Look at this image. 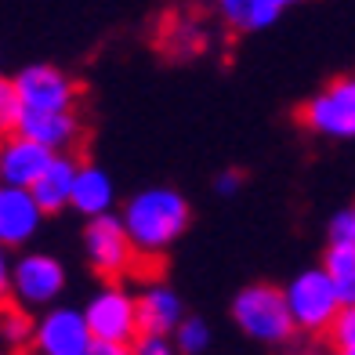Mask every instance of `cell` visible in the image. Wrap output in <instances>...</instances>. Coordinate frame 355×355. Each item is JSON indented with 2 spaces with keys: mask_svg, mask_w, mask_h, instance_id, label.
Here are the masks:
<instances>
[{
  "mask_svg": "<svg viewBox=\"0 0 355 355\" xmlns=\"http://www.w3.org/2000/svg\"><path fill=\"white\" fill-rule=\"evenodd\" d=\"M131 348L138 355H167L171 352V341H167V334H138Z\"/></svg>",
  "mask_w": 355,
  "mask_h": 355,
  "instance_id": "obj_23",
  "label": "cell"
},
{
  "mask_svg": "<svg viewBox=\"0 0 355 355\" xmlns=\"http://www.w3.org/2000/svg\"><path fill=\"white\" fill-rule=\"evenodd\" d=\"M164 47H167L171 55L189 58V55H196L200 47H203V33L196 29V22L178 19V22H171V26L164 29Z\"/></svg>",
  "mask_w": 355,
  "mask_h": 355,
  "instance_id": "obj_17",
  "label": "cell"
},
{
  "mask_svg": "<svg viewBox=\"0 0 355 355\" xmlns=\"http://www.w3.org/2000/svg\"><path fill=\"white\" fill-rule=\"evenodd\" d=\"M33 334L37 330L22 309H15V304L0 309V337H4V345H26V341H33Z\"/></svg>",
  "mask_w": 355,
  "mask_h": 355,
  "instance_id": "obj_18",
  "label": "cell"
},
{
  "mask_svg": "<svg viewBox=\"0 0 355 355\" xmlns=\"http://www.w3.org/2000/svg\"><path fill=\"white\" fill-rule=\"evenodd\" d=\"M327 243L330 247H355V207H345V211H337L330 218Z\"/></svg>",
  "mask_w": 355,
  "mask_h": 355,
  "instance_id": "obj_22",
  "label": "cell"
},
{
  "mask_svg": "<svg viewBox=\"0 0 355 355\" xmlns=\"http://www.w3.org/2000/svg\"><path fill=\"white\" fill-rule=\"evenodd\" d=\"M304 131L319 138H355V76H337L322 87L315 98L297 109Z\"/></svg>",
  "mask_w": 355,
  "mask_h": 355,
  "instance_id": "obj_4",
  "label": "cell"
},
{
  "mask_svg": "<svg viewBox=\"0 0 355 355\" xmlns=\"http://www.w3.org/2000/svg\"><path fill=\"white\" fill-rule=\"evenodd\" d=\"M232 315H236V327L250 341H261V345H283L297 330L286 304V290H276L268 283H254L247 290H239L232 301Z\"/></svg>",
  "mask_w": 355,
  "mask_h": 355,
  "instance_id": "obj_2",
  "label": "cell"
},
{
  "mask_svg": "<svg viewBox=\"0 0 355 355\" xmlns=\"http://www.w3.org/2000/svg\"><path fill=\"white\" fill-rule=\"evenodd\" d=\"M182 297L167 286H149L138 297V330L141 334H171L182 322Z\"/></svg>",
  "mask_w": 355,
  "mask_h": 355,
  "instance_id": "obj_15",
  "label": "cell"
},
{
  "mask_svg": "<svg viewBox=\"0 0 355 355\" xmlns=\"http://www.w3.org/2000/svg\"><path fill=\"white\" fill-rule=\"evenodd\" d=\"M207 345H211V327H207L203 319L185 315L182 322H178V348H182V352L196 355V352H203Z\"/></svg>",
  "mask_w": 355,
  "mask_h": 355,
  "instance_id": "obj_20",
  "label": "cell"
},
{
  "mask_svg": "<svg viewBox=\"0 0 355 355\" xmlns=\"http://www.w3.org/2000/svg\"><path fill=\"white\" fill-rule=\"evenodd\" d=\"M84 315L91 322V334L102 337V341H112V345L131 348L135 337L141 334L138 330V297L123 294V290H116V286L94 294L91 304L84 309Z\"/></svg>",
  "mask_w": 355,
  "mask_h": 355,
  "instance_id": "obj_6",
  "label": "cell"
},
{
  "mask_svg": "<svg viewBox=\"0 0 355 355\" xmlns=\"http://www.w3.org/2000/svg\"><path fill=\"white\" fill-rule=\"evenodd\" d=\"M286 304H290V315H294L297 330H304V334H330L334 319L345 309L341 290H337L327 265L322 268H304L301 276L290 279Z\"/></svg>",
  "mask_w": 355,
  "mask_h": 355,
  "instance_id": "obj_3",
  "label": "cell"
},
{
  "mask_svg": "<svg viewBox=\"0 0 355 355\" xmlns=\"http://www.w3.org/2000/svg\"><path fill=\"white\" fill-rule=\"evenodd\" d=\"M294 4L301 0H218V15L236 33H261Z\"/></svg>",
  "mask_w": 355,
  "mask_h": 355,
  "instance_id": "obj_13",
  "label": "cell"
},
{
  "mask_svg": "<svg viewBox=\"0 0 355 355\" xmlns=\"http://www.w3.org/2000/svg\"><path fill=\"white\" fill-rule=\"evenodd\" d=\"M84 247H87V257H91V268L98 272L102 279H123L127 272L135 268V261L141 257L131 232H127L123 218H112L109 211L98 214V218H91Z\"/></svg>",
  "mask_w": 355,
  "mask_h": 355,
  "instance_id": "obj_5",
  "label": "cell"
},
{
  "mask_svg": "<svg viewBox=\"0 0 355 355\" xmlns=\"http://www.w3.org/2000/svg\"><path fill=\"white\" fill-rule=\"evenodd\" d=\"M19 116H22L19 87H15V80L0 76V135H11L19 127Z\"/></svg>",
  "mask_w": 355,
  "mask_h": 355,
  "instance_id": "obj_19",
  "label": "cell"
},
{
  "mask_svg": "<svg viewBox=\"0 0 355 355\" xmlns=\"http://www.w3.org/2000/svg\"><path fill=\"white\" fill-rule=\"evenodd\" d=\"M22 109H73L76 84L55 66H26L15 76Z\"/></svg>",
  "mask_w": 355,
  "mask_h": 355,
  "instance_id": "obj_10",
  "label": "cell"
},
{
  "mask_svg": "<svg viewBox=\"0 0 355 355\" xmlns=\"http://www.w3.org/2000/svg\"><path fill=\"white\" fill-rule=\"evenodd\" d=\"M11 294V268H8V257H4V243H0V301Z\"/></svg>",
  "mask_w": 355,
  "mask_h": 355,
  "instance_id": "obj_25",
  "label": "cell"
},
{
  "mask_svg": "<svg viewBox=\"0 0 355 355\" xmlns=\"http://www.w3.org/2000/svg\"><path fill=\"white\" fill-rule=\"evenodd\" d=\"M123 225L141 257H159L189 229V203L174 189H145L123 207Z\"/></svg>",
  "mask_w": 355,
  "mask_h": 355,
  "instance_id": "obj_1",
  "label": "cell"
},
{
  "mask_svg": "<svg viewBox=\"0 0 355 355\" xmlns=\"http://www.w3.org/2000/svg\"><path fill=\"white\" fill-rule=\"evenodd\" d=\"M66 286V268L51 254H29L11 268V294L22 304H51Z\"/></svg>",
  "mask_w": 355,
  "mask_h": 355,
  "instance_id": "obj_9",
  "label": "cell"
},
{
  "mask_svg": "<svg viewBox=\"0 0 355 355\" xmlns=\"http://www.w3.org/2000/svg\"><path fill=\"white\" fill-rule=\"evenodd\" d=\"M15 131L51 145L55 153H66L80 135V120H76L73 109H22Z\"/></svg>",
  "mask_w": 355,
  "mask_h": 355,
  "instance_id": "obj_12",
  "label": "cell"
},
{
  "mask_svg": "<svg viewBox=\"0 0 355 355\" xmlns=\"http://www.w3.org/2000/svg\"><path fill=\"white\" fill-rule=\"evenodd\" d=\"M76 174H80V164H76V159L66 156V153H55L51 167H47V171L37 178V185H33V196H37V203L44 207L47 214H55V211H62V207L73 203Z\"/></svg>",
  "mask_w": 355,
  "mask_h": 355,
  "instance_id": "obj_14",
  "label": "cell"
},
{
  "mask_svg": "<svg viewBox=\"0 0 355 355\" xmlns=\"http://www.w3.org/2000/svg\"><path fill=\"white\" fill-rule=\"evenodd\" d=\"M55 149L22 131H15L8 141H0V182L4 185H22L33 189L37 178L51 167Z\"/></svg>",
  "mask_w": 355,
  "mask_h": 355,
  "instance_id": "obj_8",
  "label": "cell"
},
{
  "mask_svg": "<svg viewBox=\"0 0 355 355\" xmlns=\"http://www.w3.org/2000/svg\"><path fill=\"white\" fill-rule=\"evenodd\" d=\"M214 189L221 192V196H232V192L239 189V174H236V171H225L218 182H214Z\"/></svg>",
  "mask_w": 355,
  "mask_h": 355,
  "instance_id": "obj_24",
  "label": "cell"
},
{
  "mask_svg": "<svg viewBox=\"0 0 355 355\" xmlns=\"http://www.w3.org/2000/svg\"><path fill=\"white\" fill-rule=\"evenodd\" d=\"M127 348L123 345H112V341H102V337H94L91 341V355H123Z\"/></svg>",
  "mask_w": 355,
  "mask_h": 355,
  "instance_id": "obj_26",
  "label": "cell"
},
{
  "mask_svg": "<svg viewBox=\"0 0 355 355\" xmlns=\"http://www.w3.org/2000/svg\"><path fill=\"white\" fill-rule=\"evenodd\" d=\"M91 322L76 309H55L37 322L33 345L44 355H91Z\"/></svg>",
  "mask_w": 355,
  "mask_h": 355,
  "instance_id": "obj_7",
  "label": "cell"
},
{
  "mask_svg": "<svg viewBox=\"0 0 355 355\" xmlns=\"http://www.w3.org/2000/svg\"><path fill=\"white\" fill-rule=\"evenodd\" d=\"M44 214L47 211L37 203L33 189L0 182V243L4 247H22L26 239H33Z\"/></svg>",
  "mask_w": 355,
  "mask_h": 355,
  "instance_id": "obj_11",
  "label": "cell"
},
{
  "mask_svg": "<svg viewBox=\"0 0 355 355\" xmlns=\"http://www.w3.org/2000/svg\"><path fill=\"white\" fill-rule=\"evenodd\" d=\"M330 345L341 355H355V304H345L330 327Z\"/></svg>",
  "mask_w": 355,
  "mask_h": 355,
  "instance_id": "obj_21",
  "label": "cell"
},
{
  "mask_svg": "<svg viewBox=\"0 0 355 355\" xmlns=\"http://www.w3.org/2000/svg\"><path fill=\"white\" fill-rule=\"evenodd\" d=\"M84 218H98L112 207V182L102 167H84L80 164V174H76V185H73V203Z\"/></svg>",
  "mask_w": 355,
  "mask_h": 355,
  "instance_id": "obj_16",
  "label": "cell"
}]
</instances>
